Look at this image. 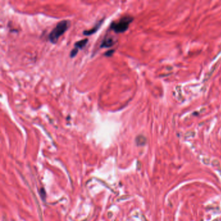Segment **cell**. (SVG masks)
<instances>
[{"label":"cell","mask_w":221,"mask_h":221,"mask_svg":"<svg viewBox=\"0 0 221 221\" xmlns=\"http://www.w3.org/2000/svg\"><path fill=\"white\" fill-rule=\"evenodd\" d=\"M136 143L139 146H143L146 143V138L143 136H138L136 139Z\"/></svg>","instance_id":"obj_6"},{"label":"cell","mask_w":221,"mask_h":221,"mask_svg":"<svg viewBox=\"0 0 221 221\" xmlns=\"http://www.w3.org/2000/svg\"><path fill=\"white\" fill-rule=\"evenodd\" d=\"M115 52V50L114 49H111V50H109V51H106L105 53V56L107 57H112L114 53Z\"/></svg>","instance_id":"obj_7"},{"label":"cell","mask_w":221,"mask_h":221,"mask_svg":"<svg viewBox=\"0 0 221 221\" xmlns=\"http://www.w3.org/2000/svg\"><path fill=\"white\" fill-rule=\"evenodd\" d=\"M88 42V39L85 38V39H83L81 40H79V41L75 43V44H74L75 47L72 50L71 53H70V57L74 58L77 55L78 50L83 49L86 46Z\"/></svg>","instance_id":"obj_3"},{"label":"cell","mask_w":221,"mask_h":221,"mask_svg":"<svg viewBox=\"0 0 221 221\" xmlns=\"http://www.w3.org/2000/svg\"><path fill=\"white\" fill-rule=\"evenodd\" d=\"M116 43V40L113 36H105L100 45V48H108L112 47Z\"/></svg>","instance_id":"obj_4"},{"label":"cell","mask_w":221,"mask_h":221,"mask_svg":"<svg viewBox=\"0 0 221 221\" xmlns=\"http://www.w3.org/2000/svg\"><path fill=\"white\" fill-rule=\"evenodd\" d=\"M213 221H218V220H214Z\"/></svg>","instance_id":"obj_8"},{"label":"cell","mask_w":221,"mask_h":221,"mask_svg":"<svg viewBox=\"0 0 221 221\" xmlns=\"http://www.w3.org/2000/svg\"><path fill=\"white\" fill-rule=\"evenodd\" d=\"M104 19L105 18H103L100 20H99V21L92 29H90L89 30H85V31L83 32V35L85 36H90L95 33L98 31L100 27V26H101V25L103 24Z\"/></svg>","instance_id":"obj_5"},{"label":"cell","mask_w":221,"mask_h":221,"mask_svg":"<svg viewBox=\"0 0 221 221\" xmlns=\"http://www.w3.org/2000/svg\"><path fill=\"white\" fill-rule=\"evenodd\" d=\"M134 20V18L130 15H126L121 18L118 21L112 22L110 25V29L117 33H123L127 31L130 25Z\"/></svg>","instance_id":"obj_2"},{"label":"cell","mask_w":221,"mask_h":221,"mask_svg":"<svg viewBox=\"0 0 221 221\" xmlns=\"http://www.w3.org/2000/svg\"><path fill=\"white\" fill-rule=\"evenodd\" d=\"M69 26L70 22L69 20L64 19L59 22L48 36L50 42L53 44L57 43L59 38L66 33Z\"/></svg>","instance_id":"obj_1"}]
</instances>
